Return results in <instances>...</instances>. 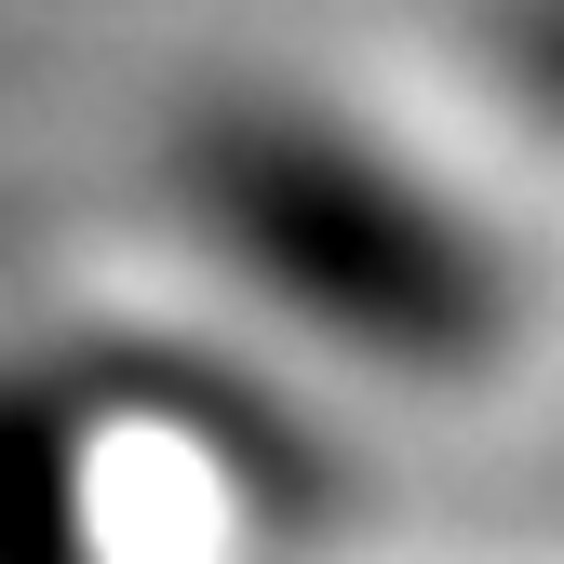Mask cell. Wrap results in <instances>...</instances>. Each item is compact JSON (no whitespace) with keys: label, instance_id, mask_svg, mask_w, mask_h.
I'll use <instances>...</instances> for the list:
<instances>
[{"label":"cell","instance_id":"6da1fadb","mask_svg":"<svg viewBox=\"0 0 564 564\" xmlns=\"http://www.w3.org/2000/svg\"><path fill=\"white\" fill-rule=\"evenodd\" d=\"M538 82H551V108H564V14L538 28Z\"/></svg>","mask_w":564,"mask_h":564}]
</instances>
